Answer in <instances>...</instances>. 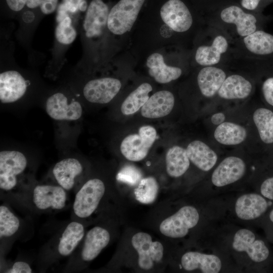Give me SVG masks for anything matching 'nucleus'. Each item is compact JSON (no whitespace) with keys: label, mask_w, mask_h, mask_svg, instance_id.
Masks as SVG:
<instances>
[{"label":"nucleus","mask_w":273,"mask_h":273,"mask_svg":"<svg viewBox=\"0 0 273 273\" xmlns=\"http://www.w3.org/2000/svg\"><path fill=\"white\" fill-rule=\"evenodd\" d=\"M108 6L102 0H93L88 5L83 23L85 36H101L106 26L109 13Z\"/></svg>","instance_id":"obj_16"},{"label":"nucleus","mask_w":273,"mask_h":273,"mask_svg":"<svg viewBox=\"0 0 273 273\" xmlns=\"http://www.w3.org/2000/svg\"><path fill=\"white\" fill-rule=\"evenodd\" d=\"M22 228L20 219L6 204L0 206L1 254L6 253Z\"/></svg>","instance_id":"obj_18"},{"label":"nucleus","mask_w":273,"mask_h":273,"mask_svg":"<svg viewBox=\"0 0 273 273\" xmlns=\"http://www.w3.org/2000/svg\"><path fill=\"white\" fill-rule=\"evenodd\" d=\"M260 193L267 199L273 200V176L265 179L261 185Z\"/></svg>","instance_id":"obj_38"},{"label":"nucleus","mask_w":273,"mask_h":273,"mask_svg":"<svg viewBox=\"0 0 273 273\" xmlns=\"http://www.w3.org/2000/svg\"><path fill=\"white\" fill-rule=\"evenodd\" d=\"M199 219L197 210L192 206H185L164 219L159 225V230L167 237L183 238L187 235L190 229L197 225Z\"/></svg>","instance_id":"obj_9"},{"label":"nucleus","mask_w":273,"mask_h":273,"mask_svg":"<svg viewBox=\"0 0 273 273\" xmlns=\"http://www.w3.org/2000/svg\"><path fill=\"white\" fill-rule=\"evenodd\" d=\"M85 224L72 220L62 227L40 249L37 263L45 270L61 259L70 257L85 234Z\"/></svg>","instance_id":"obj_2"},{"label":"nucleus","mask_w":273,"mask_h":273,"mask_svg":"<svg viewBox=\"0 0 273 273\" xmlns=\"http://www.w3.org/2000/svg\"><path fill=\"white\" fill-rule=\"evenodd\" d=\"M23 18L25 22H31L34 19V14L31 11H27L24 13Z\"/></svg>","instance_id":"obj_44"},{"label":"nucleus","mask_w":273,"mask_h":273,"mask_svg":"<svg viewBox=\"0 0 273 273\" xmlns=\"http://www.w3.org/2000/svg\"><path fill=\"white\" fill-rule=\"evenodd\" d=\"M259 3V0H242L241 5L246 9L253 10L258 6Z\"/></svg>","instance_id":"obj_41"},{"label":"nucleus","mask_w":273,"mask_h":273,"mask_svg":"<svg viewBox=\"0 0 273 273\" xmlns=\"http://www.w3.org/2000/svg\"><path fill=\"white\" fill-rule=\"evenodd\" d=\"M225 78L226 74L221 69L206 66L199 72L197 82L202 94L210 98L218 93Z\"/></svg>","instance_id":"obj_24"},{"label":"nucleus","mask_w":273,"mask_h":273,"mask_svg":"<svg viewBox=\"0 0 273 273\" xmlns=\"http://www.w3.org/2000/svg\"><path fill=\"white\" fill-rule=\"evenodd\" d=\"M158 188V184L154 177L144 178L141 180L134 190L136 199L142 203H151L157 197Z\"/></svg>","instance_id":"obj_33"},{"label":"nucleus","mask_w":273,"mask_h":273,"mask_svg":"<svg viewBox=\"0 0 273 273\" xmlns=\"http://www.w3.org/2000/svg\"><path fill=\"white\" fill-rule=\"evenodd\" d=\"M268 203L262 196L257 194H244L237 199L235 212L243 220H252L258 218L266 211Z\"/></svg>","instance_id":"obj_20"},{"label":"nucleus","mask_w":273,"mask_h":273,"mask_svg":"<svg viewBox=\"0 0 273 273\" xmlns=\"http://www.w3.org/2000/svg\"><path fill=\"white\" fill-rule=\"evenodd\" d=\"M76 34V31L72 25L70 15L58 22L55 30V36L60 43L65 45L71 43L75 40Z\"/></svg>","instance_id":"obj_34"},{"label":"nucleus","mask_w":273,"mask_h":273,"mask_svg":"<svg viewBox=\"0 0 273 273\" xmlns=\"http://www.w3.org/2000/svg\"><path fill=\"white\" fill-rule=\"evenodd\" d=\"M28 161L26 156L16 150L0 152L1 195L5 197L21 191L34 180L26 176Z\"/></svg>","instance_id":"obj_3"},{"label":"nucleus","mask_w":273,"mask_h":273,"mask_svg":"<svg viewBox=\"0 0 273 273\" xmlns=\"http://www.w3.org/2000/svg\"><path fill=\"white\" fill-rule=\"evenodd\" d=\"M42 0H27L26 6L30 9H35L39 7Z\"/></svg>","instance_id":"obj_43"},{"label":"nucleus","mask_w":273,"mask_h":273,"mask_svg":"<svg viewBox=\"0 0 273 273\" xmlns=\"http://www.w3.org/2000/svg\"><path fill=\"white\" fill-rule=\"evenodd\" d=\"M46 110L51 118L60 121L77 120L82 114L80 103L75 100H70L61 92L56 93L47 99Z\"/></svg>","instance_id":"obj_11"},{"label":"nucleus","mask_w":273,"mask_h":273,"mask_svg":"<svg viewBox=\"0 0 273 273\" xmlns=\"http://www.w3.org/2000/svg\"><path fill=\"white\" fill-rule=\"evenodd\" d=\"M111 238L108 229L96 225L85 233L73 254L69 257L64 272H79L94 260L109 244Z\"/></svg>","instance_id":"obj_4"},{"label":"nucleus","mask_w":273,"mask_h":273,"mask_svg":"<svg viewBox=\"0 0 273 273\" xmlns=\"http://www.w3.org/2000/svg\"><path fill=\"white\" fill-rule=\"evenodd\" d=\"M233 247L238 252H245L256 262L264 261L269 254L265 243L261 240H256L254 234L245 229L238 231L235 234Z\"/></svg>","instance_id":"obj_14"},{"label":"nucleus","mask_w":273,"mask_h":273,"mask_svg":"<svg viewBox=\"0 0 273 273\" xmlns=\"http://www.w3.org/2000/svg\"><path fill=\"white\" fill-rule=\"evenodd\" d=\"M5 198L37 213L63 211L70 203L68 192L50 182L38 183L34 181L18 193Z\"/></svg>","instance_id":"obj_1"},{"label":"nucleus","mask_w":273,"mask_h":273,"mask_svg":"<svg viewBox=\"0 0 273 273\" xmlns=\"http://www.w3.org/2000/svg\"><path fill=\"white\" fill-rule=\"evenodd\" d=\"M58 0H42L39 6L41 12L44 14L53 13L58 6Z\"/></svg>","instance_id":"obj_39"},{"label":"nucleus","mask_w":273,"mask_h":273,"mask_svg":"<svg viewBox=\"0 0 273 273\" xmlns=\"http://www.w3.org/2000/svg\"><path fill=\"white\" fill-rule=\"evenodd\" d=\"M121 87V82L118 79L109 77L97 78L86 83L83 94L90 103L107 104L117 95Z\"/></svg>","instance_id":"obj_12"},{"label":"nucleus","mask_w":273,"mask_h":273,"mask_svg":"<svg viewBox=\"0 0 273 273\" xmlns=\"http://www.w3.org/2000/svg\"><path fill=\"white\" fill-rule=\"evenodd\" d=\"M214 136L221 144L236 145L245 140L247 131L239 124L225 122L218 125L214 132Z\"/></svg>","instance_id":"obj_29"},{"label":"nucleus","mask_w":273,"mask_h":273,"mask_svg":"<svg viewBox=\"0 0 273 273\" xmlns=\"http://www.w3.org/2000/svg\"><path fill=\"white\" fill-rule=\"evenodd\" d=\"M28 82L18 71L7 70L0 74V101L3 104L14 103L25 94Z\"/></svg>","instance_id":"obj_15"},{"label":"nucleus","mask_w":273,"mask_h":273,"mask_svg":"<svg viewBox=\"0 0 273 273\" xmlns=\"http://www.w3.org/2000/svg\"><path fill=\"white\" fill-rule=\"evenodd\" d=\"M246 165L242 159L230 156L223 159L214 170L211 181L217 187H223L239 180L245 173Z\"/></svg>","instance_id":"obj_17"},{"label":"nucleus","mask_w":273,"mask_h":273,"mask_svg":"<svg viewBox=\"0 0 273 273\" xmlns=\"http://www.w3.org/2000/svg\"><path fill=\"white\" fill-rule=\"evenodd\" d=\"M145 0H120L109 12L107 27L113 34L121 35L131 29Z\"/></svg>","instance_id":"obj_6"},{"label":"nucleus","mask_w":273,"mask_h":273,"mask_svg":"<svg viewBox=\"0 0 273 273\" xmlns=\"http://www.w3.org/2000/svg\"><path fill=\"white\" fill-rule=\"evenodd\" d=\"M163 21L173 31H187L193 23L192 15L186 5L180 0H168L160 9Z\"/></svg>","instance_id":"obj_13"},{"label":"nucleus","mask_w":273,"mask_h":273,"mask_svg":"<svg viewBox=\"0 0 273 273\" xmlns=\"http://www.w3.org/2000/svg\"><path fill=\"white\" fill-rule=\"evenodd\" d=\"M259 1H260V0H259Z\"/></svg>","instance_id":"obj_46"},{"label":"nucleus","mask_w":273,"mask_h":273,"mask_svg":"<svg viewBox=\"0 0 273 273\" xmlns=\"http://www.w3.org/2000/svg\"><path fill=\"white\" fill-rule=\"evenodd\" d=\"M3 272L7 273H31L32 269L27 262L18 260L14 262L10 267L5 269Z\"/></svg>","instance_id":"obj_36"},{"label":"nucleus","mask_w":273,"mask_h":273,"mask_svg":"<svg viewBox=\"0 0 273 273\" xmlns=\"http://www.w3.org/2000/svg\"><path fill=\"white\" fill-rule=\"evenodd\" d=\"M262 91L266 103L273 107V77H269L264 81Z\"/></svg>","instance_id":"obj_37"},{"label":"nucleus","mask_w":273,"mask_h":273,"mask_svg":"<svg viewBox=\"0 0 273 273\" xmlns=\"http://www.w3.org/2000/svg\"><path fill=\"white\" fill-rule=\"evenodd\" d=\"M174 105L173 95L168 90L154 93L141 108L142 115L147 118H158L168 115Z\"/></svg>","instance_id":"obj_19"},{"label":"nucleus","mask_w":273,"mask_h":273,"mask_svg":"<svg viewBox=\"0 0 273 273\" xmlns=\"http://www.w3.org/2000/svg\"><path fill=\"white\" fill-rule=\"evenodd\" d=\"M244 43L251 53L266 55L273 53V35L262 30L255 31L244 37Z\"/></svg>","instance_id":"obj_30"},{"label":"nucleus","mask_w":273,"mask_h":273,"mask_svg":"<svg viewBox=\"0 0 273 273\" xmlns=\"http://www.w3.org/2000/svg\"><path fill=\"white\" fill-rule=\"evenodd\" d=\"M152 90L148 83H143L132 92L125 99L121 106L122 113L129 115L136 112L149 98V94Z\"/></svg>","instance_id":"obj_32"},{"label":"nucleus","mask_w":273,"mask_h":273,"mask_svg":"<svg viewBox=\"0 0 273 273\" xmlns=\"http://www.w3.org/2000/svg\"><path fill=\"white\" fill-rule=\"evenodd\" d=\"M84 172V165L79 159L66 158L53 167L51 173L52 183L61 186L67 192H75L83 183L81 179Z\"/></svg>","instance_id":"obj_8"},{"label":"nucleus","mask_w":273,"mask_h":273,"mask_svg":"<svg viewBox=\"0 0 273 273\" xmlns=\"http://www.w3.org/2000/svg\"><path fill=\"white\" fill-rule=\"evenodd\" d=\"M181 263L187 271L199 269L204 273H217L221 268V260L217 256L198 252L186 253L181 257Z\"/></svg>","instance_id":"obj_21"},{"label":"nucleus","mask_w":273,"mask_h":273,"mask_svg":"<svg viewBox=\"0 0 273 273\" xmlns=\"http://www.w3.org/2000/svg\"><path fill=\"white\" fill-rule=\"evenodd\" d=\"M269 219H270V221L272 222H273V209L271 210V211H270V212L269 213Z\"/></svg>","instance_id":"obj_45"},{"label":"nucleus","mask_w":273,"mask_h":273,"mask_svg":"<svg viewBox=\"0 0 273 273\" xmlns=\"http://www.w3.org/2000/svg\"><path fill=\"white\" fill-rule=\"evenodd\" d=\"M131 244L138 254V264L144 270H150L162 259L164 248L158 241H153L150 235L139 232L132 237Z\"/></svg>","instance_id":"obj_10"},{"label":"nucleus","mask_w":273,"mask_h":273,"mask_svg":"<svg viewBox=\"0 0 273 273\" xmlns=\"http://www.w3.org/2000/svg\"><path fill=\"white\" fill-rule=\"evenodd\" d=\"M186 151L190 161L203 171L210 170L216 163L217 156L215 152L202 141L191 142Z\"/></svg>","instance_id":"obj_25"},{"label":"nucleus","mask_w":273,"mask_h":273,"mask_svg":"<svg viewBox=\"0 0 273 273\" xmlns=\"http://www.w3.org/2000/svg\"><path fill=\"white\" fill-rule=\"evenodd\" d=\"M252 84L242 76L237 74L226 77L219 88V96L226 100L243 99L252 91Z\"/></svg>","instance_id":"obj_27"},{"label":"nucleus","mask_w":273,"mask_h":273,"mask_svg":"<svg viewBox=\"0 0 273 273\" xmlns=\"http://www.w3.org/2000/svg\"><path fill=\"white\" fill-rule=\"evenodd\" d=\"M220 17L224 22L235 24L238 34L241 36L245 37L256 30L255 17L245 13L238 6H231L223 9Z\"/></svg>","instance_id":"obj_22"},{"label":"nucleus","mask_w":273,"mask_h":273,"mask_svg":"<svg viewBox=\"0 0 273 273\" xmlns=\"http://www.w3.org/2000/svg\"><path fill=\"white\" fill-rule=\"evenodd\" d=\"M146 64L149 75L160 83H166L175 80L182 73L180 68L167 65L163 56L157 53L151 54L148 58Z\"/></svg>","instance_id":"obj_23"},{"label":"nucleus","mask_w":273,"mask_h":273,"mask_svg":"<svg viewBox=\"0 0 273 273\" xmlns=\"http://www.w3.org/2000/svg\"><path fill=\"white\" fill-rule=\"evenodd\" d=\"M106 192V186L101 178L93 177L83 181L75 192L72 205L71 219L85 224L97 210Z\"/></svg>","instance_id":"obj_5"},{"label":"nucleus","mask_w":273,"mask_h":273,"mask_svg":"<svg viewBox=\"0 0 273 273\" xmlns=\"http://www.w3.org/2000/svg\"><path fill=\"white\" fill-rule=\"evenodd\" d=\"M157 138V132L150 125L141 126L138 133L126 136L120 145V151L124 157L131 161H139L148 155Z\"/></svg>","instance_id":"obj_7"},{"label":"nucleus","mask_w":273,"mask_h":273,"mask_svg":"<svg viewBox=\"0 0 273 273\" xmlns=\"http://www.w3.org/2000/svg\"><path fill=\"white\" fill-rule=\"evenodd\" d=\"M261 141L265 144H273V111L266 108L256 109L253 115Z\"/></svg>","instance_id":"obj_31"},{"label":"nucleus","mask_w":273,"mask_h":273,"mask_svg":"<svg viewBox=\"0 0 273 273\" xmlns=\"http://www.w3.org/2000/svg\"><path fill=\"white\" fill-rule=\"evenodd\" d=\"M228 48V42L223 36H216L210 46L199 47L196 52L195 60L198 64L204 66H211L219 63L221 55Z\"/></svg>","instance_id":"obj_26"},{"label":"nucleus","mask_w":273,"mask_h":273,"mask_svg":"<svg viewBox=\"0 0 273 273\" xmlns=\"http://www.w3.org/2000/svg\"><path fill=\"white\" fill-rule=\"evenodd\" d=\"M166 167L167 174L173 177L183 175L190 166V160L186 149L174 146L167 151L166 154Z\"/></svg>","instance_id":"obj_28"},{"label":"nucleus","mask_w":273,"mask_h":273,"mask_svg":"<svg viewBox=\"0 0 273 273\" xmlns=\"http://www.w3.org/2000/svg\"><path fill=\"white\" fill-rule=\"evenodd\" d=\"M60 5L69 14H75L79 11H84L87 9L85 0H63Z\"/></svg>","instance_id":"obj_35"},{"label":"nucleus","mask_w":273,"mask_h":273,"mask_svg":"<svg viewBox=\"0 0 273 273\" xmlns=\"http://www.w3.org/2000/svg\"><path fill=\"white\" fill-rule=\"evenodd\" d=\"M9 8L15 12L21 11L26 5L27 0H6Z\"/></svg>","instance_id":"obj_40"},{"label":"nucleus","mask_w":273,"mask_h":273,"mask_svg":"<svg viewBox=\"0 0 273 273\" xmlns=\"http://www.w3.org/2000/svg\"><path fill=\"white\" fill-rule=\"evenodd\" d=\"M225 120V115L221 112L213 114L211 118V121L213 124L219 125L223 122Z\"/></svg>","instance_id":"obj_42"}]
</instances>
